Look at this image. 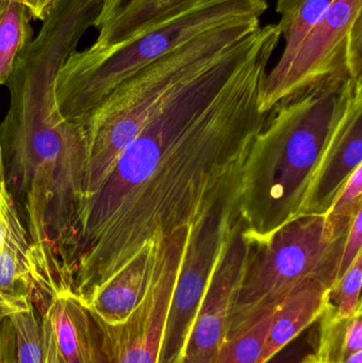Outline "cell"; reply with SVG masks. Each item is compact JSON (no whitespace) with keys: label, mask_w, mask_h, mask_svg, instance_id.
Wrapping results in <instances>:
<instances>
[{"label":"cell","mask_w":362,"mask_h":363,"mask_svg":"<svg viewBox=\"0 0 362 363\" xmlns=\"http://www.w3.org/2000/svg\"><path fill=\"white\" fill-rule=\"evenodd\" d=\"M266 0H201L165 23L108 49L74 51L57 74L55 96L62 116L74 121L149 64L214 28L267 11Z\"/></svg>","instance_id":"obj_5"},{"label":"cell","mask_w":362,"mask_h":363,"mask_svg":"<svg viewBox=\"0 0 362 363\" xmlns=\"http://www.w3.org/2000/svg\"><path fill=\"white\" fill-rule=\"evenodd\" d=\"M0 363H13L11 328L8 318L0 322Z\"/></svg>","instance_id":"obj_26"},{"label":"cell","mask_w":362,"mask_h":363,"mask_svg":"<svg viewBox=\"0 0 362 363\" xmlns=\"http://www.w3.org/2000/svg\"><path fill=\"white\" fill-rule=\"evenodd\" d=\"M362 166L349 179L333 206L324 216V237L334 241L346 238L357 213L362 211Z\"/></svg>","instance_id":"obj_22"},{"label":"cell","mask_w":362,"mask_h":363,"mask_svg":"<svg viewBox=\"0 0 362 363\" xmlns=\"http://www.w3.org/2000/svg\"><path fill=\"white\" fill-rule=\"evenodd\" d=\"M44 313L64 362L99 363L91 315L72 289L55 296Z\"/></svg>","instance_id":"obj_16"},{"label":"cell","mask_w":362,"mask_h":363,"mask_svg":"<svg viewBox=\"0 0 362 363\" xmlns=\"http://www.w3.org/2000/svg\"><path fill=\"white\" fill-rule=\"evenodd\" d=\"M319 322L315 356L323 363H344L362 352V313L339 318L329 304Z\"/></svg>","instance_id":"obj_17"},{"label":"cell","mask_w":362,"mask_h":363,"mask_svg":"<svg viewBox=\"0 0 362 363\" xmlns=\"http://www.w3.org/2000/svg\"><path fill=\"white\" fill-rule=\"evenodd\" d=\"M259 27V18L246 17L193 38L138 70L93 110L72 121L80 170L78 208L99 189L123 150L176 87Z\"/></svg>","instance_id":"obj_4"},{"label":"cell","mask_w":362,"mask_h":363,"mask_svg":"<svg viewBox=\"0 0 362 363\" xmlns=\"http://www.w3.org/2000/svg\"><path fill=\"white\" fill-rule=\"evenodd\" d=\"M362 82L353 91L308 192L302 217L325 216L362 161Z\"/></svg>","instance_id":"obj_11"},{"label":"cell","mask_w":362,"mask_h":363,"mask_svg":"<svg viewBox=\"0 0 362 363\" xmlns=\"http://www.w3.org/2000/svg\"><path fill=\"white\" fill-rule=\"evenodd\" d=\"M159 247H148L80 300L87 311L108 325L125 322L146 291Z\"/></svg>","instance_id":"obj_14"},{"label":"cell","mask_w":362,"mask_h":363,"mask_svg":"<svg viewBox=\"0 0 362 363\" xmlns=\"http://www.w3.org/2000/svg\"><path fill=\"white\" fill-rule=\"evenodd\" d=\"M335 0H278L276 12L281 15L276 25L284 38L285 48L273 70L285 67L308 32L324 16Z\"/></svg>","instance_id":"obj_18"},{"label":"cell","mask_w":362,"mask_h":363,"mask_svg":"<svg viewBox=\"0 0 362 363\" xmlns=\"http://www.w3.org/2000/svg\"><path fill=\"white\" fill-rule=\"evenodd\" d=\"M346 239L327 240L324 216H305L264 245H253L225 339L250 328L308 281H321L332 290Z\"/></svg>","instance_id":"obj_6"},{"label":"cell","mask_w":362,"mask_h":363,"mask_svg":"<svg viewBox=\"0 0 362 363\" xmlns=\"http://www.w3.org/2000/svg\"><path fill=\"white\" fill-rule=\"evenodd\" d=\"M31 21L21 0H0V86L6 84L19 53L33 38Z\"/></svg>","instance_id":"obj_19"},{"label":"cell","mask_w":362,"mask_h":363,"mask_svg":"<svg viewBox=\"0 0 362 363\" xmlns=\"http://www.w3.org/2000/svg\"><path fill=\"white\" fill-rule=\"evenodd\" d=\"M238 218L237 203H230L213 211L191 230L172 294L159 363H172L182 352L223 245Z\"/></svg>","instance_id":"obj_9"},{"label":"cell","mask_w":362,"mask_h":363,"mask_svg":"<svg viewBox=\"0 0 362 363\" xmlns=\"http://www.w3.org/2000/svg\"><path fill=\"white\" fill-rule=\"evenodd\" d=\"M95 21L84 0H55L6 84L10 106L0 123V160L6 188L31 247L59 260L80 201V170L55 82Z\"/></svg>","instance_id":"obj_2"},{"label":"cell","mask_w":362,"mask_h":363,"mask_svg":"<svg viewBox=\"0 0 362 363\" xmlns=\"http://www.w3.org/2000/svg\"><path fill=\"white\" fill-rule=\"evenodd\" d=\"M14 202L4 181V172H2L1 160H0V247L4 240V228H6V217L11 205Z\"/></svg>","instance_id":"obj_25"},{"label":"cell","mask_w":362,"mask_h":363,"mask_svg":"<svg viewBox=\"0 0 362 363\" xmlns=\"http://www.w3.org/2000/svg\"><path fill=\"white\" fill-rule=\"evenodd\" d=\"M30 247L27 230L13 202L0 247V322L34 305Z\"/></svg>","instance_id":"obj_13"},{"label":"cell","mask_w":362,"mask_h":363,"mask_svg":"<svg viewBox=\"0 0 362 363\" xmlns=\"http://www.w3.org/2000/svg\"><path fill=\"white\" fill-rule=\"evenodd\" d=\"M361 218L362 211L357 213L356 218H355L354 222H353L348 235H346V242H344L341 258H340L339 268H338L337 281L350 268L351 264L355 262L357 256L362 253ZM337 281H336V283H337Z\"/></svg>","instance_id":"obj_24"},{"label":"cell","mask_w":362,"mask_h":363,"mask_svg":"<svg viewBox=\"0 0 362 363\" xmlns=\"http://www.w3.org/2000/svg\"><path fill=\"white\" fill-rule=\"evenodd\" d=\"M55 1V0H26L25 4L32 19L43 21L51 4Z\"/></svg>","instance_id":"obj_27"},{"label":"cell","mask_w":362,"mask_h":363,"mask_svg":"<svg viewBox=\"0 0 362 363\" xmlns=\"http://www.w3.org/2000/svg\"><path fill=\"white\" fill-rule=\"evenodd\" d=\"M21 1H23V4H25L26 0H21Z\"/></svg>","instance_id":"obj_29"},{"label":"cell","mask_w":362,"mask_h":363,"mask_svg":"<svg viewBox=\"0 0 362 363\" xmlns=\"http://www.w3.org/2000/svg\"><path fill=\"white\" fill-rule=\"evenodd\" d=\"M259 27L185 80L77 211L61 253L84 298L148 247L238 200L247 157L270 113L267 68L281 40Z\"/></svg>","instance_id":"obj_1"},{"label":"cell","mask_w":362,"mask_h":363,"mask_svg":"<svg viewBox=\"0 0 362 363\" xmlns=\"http://www.w3.org/2000/svg\"><path fill=\"white\" fill-rule=\"evenodd\" d=\"M191 230L166 239L155 255L146 291L125 322L108 325L91 315L99 363H159L172 294Z\"/></svg>","instance_id":"obj_8"},{"label":"cell","mask_w":362,"mask_h":363,"mask_svg":"<svg viewBox=\"0 0 362 363\" xmlns=\"http://www.w3.org/2000/svg\"><path fill=\"white\" fill-rule=\"evenodd\" d=\"M273 313L274 309L244 332L225 339L213 363H259Z\"/></svg>","instance_id":"obj_21"},{"label":"cell","mask_w":362,"mask_h":363,"mask_svg":"<svg viewBox=\"0 0 362 363\" xmlns=\"http://www.w3.org/2000/svg\"><path fill=\"white\" fill-rule=\"evenodd\" d=\"M298 363H323L320 359L315 356V354H310V355L305 356V357L302 358Z\"/></svg>","instance_id":"obj_28"},{"label":"cell","mask_w":362,"mask_h":363,"mask_svg":"<svg viewBox=\"0 0 362 363\" xmlns=\"http://www.w3.org/2000/svg\"><path fill=\"white\" fill-rule=\"evenodd\" d=\"M362 0H335L308 32L288 63L272 69L261 94V111L325 79L361 78Z\"/></svg>","instance_id":"obj_7"},{"label":"cell","mask_w":362,"mask_h":363,"mask_svg":"<svg viewBox=\"0 0 362 363\" xmlns=\"http://www.w3.org/2000/svg\"><path fill=\"white\" fill-rule=\"evenodd\" d=\"M201 0H103L93 27L98 38L91 46H119L154 26L188 10Z\"/></svg>","instance_id":"obj_12"},{"label":"cell","mask_w":362,"mask_h":363,"mask_svg":"<svg viewBox=\"0 0 362 363\" xmlns=\"http://www.w3.org/2000/svg\"><path fill=\"white\" fill-rule=\"evenodd\" d=\"M362 253L331 290V303L339 318H350L362 313Z\"/></svg>","instance_id":"obj_23"},{"label":"cell","mask_w":362,"mask_h":363,"mask_svg":"<svg viewBox=\"0 0 362 363\" xmlns=\"http://www.w3.org/2000/svg\"><path fill=\"white\" fill-rule=\"evenodd\" d=\"M252 249V243L242 235L238 219L223 245L184 347L172 363L214 362L227 337Z\"/></svg>","instance_id":"obj_10"},{"label":"cell","mask_w":362,"mask_h":363,"mask_svg":"<svg viewBox=\"0 0 362 363\" xmlns=\"http://www.w3.org/2000/svg\"><path fill=\"white\" fill-rule=\"evenodd\" d=\"M361 78L325 79L276 104L247 157L238 191L242 233L254 245L302 217L325 151Z\"/></svg>","instance_id":"obj_3"},{"label":"cell","mask_w":362,"mask_h":363,"mask_svg":"<svg viewBox=\"0 0 362 363\" xmlns=\"http://www.w3.org/2000/svg\"><path fill=\"white\" fill-rule=\"evenodd\" d=\"M331 304V288L308 281L276 309L259 363H268L306 328L320 319Z\"/></svg>","instance_id":"obj_15"},{"label":"cell","mask_w":362,"mask_h":363,"mask_svg":"<svg viewBox=\"0 0 362 363\" xmlns=\"http://www.w3.org/2000/svg\"><path fill=\"white\" fill-rule=\"evenodd\" d=\"M43 313L35 304L8 318L13 363H46V338Z\"/></svg>","instance_id":"obj_20"}]
</instances>
